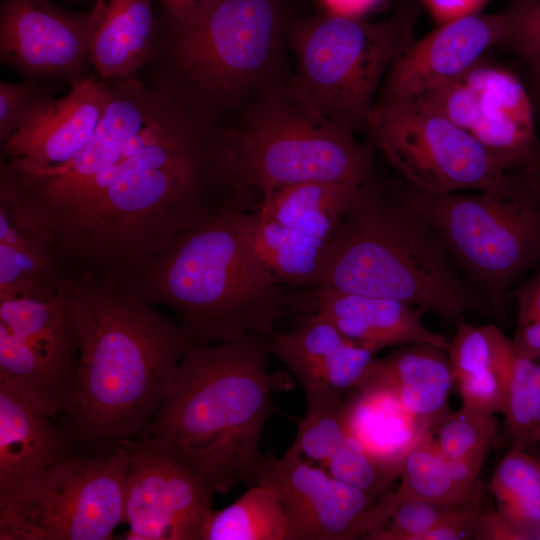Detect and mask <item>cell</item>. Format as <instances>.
<instances>
[{
    "label": "cell",
    "instance_id": "1",
    "mask_svg": "<svg viewBox=\"0 0 540 540\" xmlns=\"http://www.w3.org/2000/svg\"><path fill=\"white\" fill-rule=\"evenodd\" d=\"M231 198L217 139L163 96L121 158L31 231L66 271L128 288L151 258Z\"/></svg>",
    "mask_w": 540,
    "mask_h": 540
},
{
    "label": "cell",
    "instance_id": "2",
    "mask_svg": "<svg viewBox=\"0 0 540 540\" xmlns=\"http://www.w3.org/2000/svg\"><path fill=\"white\" fill-rule=\"evenodd\" d=\"M58 291L79 347L71 435L93 453L140 437L195 343L180 322L109 279L63 271Z\"/></svg>",
    "mask_w": 540,
    "mask_h": 540
},
{
    "label": "cell",
    "instance_id": "3",
    "mask_svg": "<svg viewBox=\"0 0 540 540\" xmlns=\"http://www.w3.org/2000/svg\"><path fill=\"white\" fill-rule=\"evenodd\" d=\"M249 205L232 200L183 232L127 288L176 310L196 346L275 334L281 320L317 311L309 290L280 284L258 256Z\"/></svg>",
    "mask_w": 540,
    "mask_h": 540
},
{
    "label": "cell",
    "instance_id": "4",
    "mask_svg": "<svg viewBox=\"0 0 540 540\" xmlns=\"http://www.w3.org/2000/svg\"><path fill=\"white\" fill-rule=\"evenodd\" d=\"M273 335L252 333L190 349L142 434L166 440L215 493L255 484L264 459L262 432L278 411L273 393L288 384L284 374L269 370Z\"/></svg>",
    "mask_w": 540,
    "mask_h": 540
},
{
    "label": "cell",
    "instance_id": "5",
    "mask_svg": "<svg viewBox=\"0 0 540 540\" xmlns=\"http://www.w3.org/2000/svg\"><path fill=\"white\" fill-rule=\"evenodd\" d=\"M391 298L459 321L491 310L405 191L369 179L352 196L312 289Z\"/></svg>",
    "mask_w": 540,
    "mask_h": 540
},
{
    "label": "cell",
    "instance_id": "6",
    "mask_svg": "<svg viewBox=\"0 0 540 540\" xmlns=\"http://www.w3.org/2000/svg\"><path fill=\"white\" fill-rule=\"evenodd\" d=\"M217 158L233 196L258 198L259 204L300 182L360 187L373 172L372 145L305 104L288 83L254 98L238 123L218 138Z\"/></svg>",
    "mask_w": 540,
    "mask_h": 540
},
{
    "label": "cell",
    "instance_id": "7",
    "mask_svg": "<svg viewBox=\"0 0 540 540\" xmlns=\"http://www.w3.org/2000/svg\"><path fill=\"white\" fill-rule=\"evenodd\" d=\"M456 267L499 320L513 284L540 263V187L523 174L511 187L474 195L404 190Z\"/></svg>",
    "mask_w": 540,
    "mask_h": 540
},
{
    "label": "cell",
    "instance_id": "8",
    "mask_svg": "<svg viewBox=\"0 0 540 540\" xmlns=\"http://www.w3.org/2000/svg\"><path fill=\"white\" fill-rule=\"evenodd\" d=\"M415 14L406 6L380 22L295 15L287 32L296 59L289 87L324 117L353 131L365 125L383 75L414 41Z\"/></svg>",
    "mask_w": 540,
    "mask_h": 540
},
{
    "label": "cell",
    "instance_id": "9",
    "mask_svg": "<svg viewBox=\"0 0 540 540\" xmlns=\"http://www.w3.org/2000/svg\"><path fill=\"white\" fill-rule=\"evenodd\" d=\"M128 453L123 444L70 454L0 492V540H108L123 523Z\"/></svg>",
    "mask_w": 540,
    "mask_h": 540
},
{
    "label": "cell",
    "instance_id": "10",
    "mask_svg": "<svg viewBox=\"0 0 540 540\" xmlns=\"http://www.w3.org/2000/svg\"><path fill=\"white\" fill-rule=\"evenodd\" d=\"M295 15L293 0H221L200 25L176 33L177 66L214 100L260 94L276 85L271 79Z\"/></svg>",
    "mask_w": 540,
    "mask_h": 540
},
{
    "label": "cell",
    "instance_id": "11",
    "mask_svg": "<svg viewBox=\"0 0 540 540\" xmlns=\"http://www.w3.org/2000/svg\"><path fill=\"white\" fill-rule=\"evenodd\" d=\"M365 126L410 188L421 193L500 191L523 174L512 172L469 132L416 96L379 100Z\"/></svg>",
    "mask_w": 540,
    "mask_h": 540
},
{
    "label": "cell",
    "instance_id": "12",
    "mask_svg": "<svg viewBox=\"0 0 540 540\" xmlns=\"http://www.w3.org/2000/svg\"><path fill=\"white\" fill-rule=\"evenodd\" d=\"M112 81L107 85L108 103L98 127L70 161L45 169L15 159L1 162L0 203L27 229L36 227L117 162L163 98L135 78Z\"/></svg>",
    "mask_w": 540,
    "mask_h": 540
},
{
    "label": "cell",
    "instance_id": "13",
    "mask_svg": "<svg viewBox=\"0 0 540 540\" xmlns=\"http://www.w3.org/2000/svg\"><path fill=\"white\" fill-rule=\"evenodd\" d=\"M79 347L58 294L0 297V381L49 416H66L74 402Z\"/></svg>",
    "mask_w": 540,
    "mask_h": 540
},
{
    "label": "cell",
    "instance_id": "14",
    "mask_svg": "<svg viewBox=\"0 0 540 540\" xmlns=\"http://www.w3.org/2000/svg\"><path fill=\"white\" fill-rule=\"evenodd\" d=\"M418 97L469 132L512 172L531 176L539 172L534 104L524 84L509 70L480 60Z\"/></svg>",
    "mask_w": 540,
    "mask_h": 540
},
{
    "label": "cell",
    "instance_id": "15",
    "mask_svg": "<svg viewBox=\"0 0 540 540\" xmlns=\"http://www.w3.org/2000/svg\"><path fill=\"white\" fill-rule=\"evenodd\" d=\"M128 463L123 522L127 540H202L213 489L155 436L122 442Z\"/></svg>",
    "mask_w": 540,
    "mask_h": 540
},
{
    "label": "cell",
    "instance_id": "16",
    "mask_svg": "<svg viewBox=\"0 0 540 540\" xmlns=\"http://www.w3.org/2000/svg\"><path fill=\"white\" fill-rule=\"evenodd\" d=\"M255 483L278 495L289 527V540L367 539L377 502L334 478L324 467L286 451L264 457Z\"/></svg>",
    "mask_w": 540,
    "mask_h": 540
},
{
    "label": "cell",
    "instance_id": "17",
    "mask_svg": "<svg viewBox=\"0 0 540 540\" xmlns=\"http://www.w3.org/2000/svg\"><path fill=\"white\" fill-rule=\"evenodd\" d=\"M90 13L49 0H1V60L34 76H71L89 61Z\"/></svg>",
    "mask_w": 540,
    "mask_h": 540
},
{
    "label": "cell",
    "instance_id": "18",
    "mask_svg": "<svg viewBox=\"0 0 540 540\" xmlns=\"http://www.w3.org/2000/svg\"><path fill=\"white\" fill-rule=\"evenodd\" d=\"M507 20L496 14H469L414 40L386 74L380 100L417 96L460 76L491 47L504 45Z\"/></svg>",
    "mask_w": 540,
    "mask_h": 540
},
{
    "label": "cell",
    "instance_id": "19",
    "mask_svg": "<svg viewBox=\"0 0 540 540\" xmlns=\"http://www.w3.org/2000/svg\"><path fill=\"white\" fill-rule=\"evenodd\" d=\"M108 103V88L94 77L77 80L59 99L41 103L2 142L6 159L45 169L70 161L93 136Z\"/></svg>",
    "mask_w": 540,
    "mask_h": 540
},
{
    "label": "cell",
    "instance_id": "20",
    "mask_svg": "<svg viewBox=\"0 0 540 540\" xmlns=\"http://www.w3.org/2000/svg\"><path fill=\"white\" fill-rule=\"evenodd\" d=\"M317 312L355 344L374 353L391 346L430 344L448 350L450 340L427 328L423 311L406 302L320 288L309 290Z\"/></svg>",
    "mask_w": 540,
    "mask_h": 540
},
{
    "label": "cell",
    "instance_id": "21",
    "mask_svg": "<svg viewBox=\"0 0 540 540\" xmlns=\"http://www.w3.org/2000/svg\"><path fill=\"white\" fill-rule=\"evenodd\" d=\"M453 383L446 350L430 344H408L374 358L356 390L392 394L433 431L450 414L447 403Z\"/></svg>",
    "mask_w": 540,
    "mask_h": 540
},
{
    "label": "cell",
    "instance_id": "22",
    "mask_svg": "<svg viewBox=\"0 0 540 540\" xmlns=\"http://www.w3.org/2000/svg\"><path fill=\"white\" fill-rule=\"evenodd\" d=\"M52 418L0 381V492L41 475L71 454Z\"/></svg>",
    "mask_w": 540,
    "mask_h": 540
},
{
    "label": "cell",
    "instance_id": "23",
    "mask_svg": "<svg viewBox=\"0 0 540 540\" xmlns=\"http://www.w3.org/2000/svg\"><path fill=\"white\" fill-rule=\"evenodd\" d=\"M152 0H96L89 61L103 80L134 78L152 46Z\"/></svg>",
    "mask_w": 540,
    "mask_h": 540
},
{
    "label": "cell",
    "instance_id": "24",
    "mask_svg": "<svg viewBox=\"0 0 540 540\" xmlns=\"http://www.w3.org/2000/svg\"><path fill=\"white\" fill-rule=\"evenodd\" d=\"M63 261L0 203V297L48 298L58 294Z\"/></svg>",
    "mask_w": 540,
    "mask_h": 540
},
{
    "label": "cell",
    "instance_id": "25",
    "mask_svg": "<svg viewBox=\"0 0 540 540\" xmlns=\"http://www.w3.org/2000/svg\"><path fill=\"white\" fill-rule=\"evenodd\" d=\"M349 435L373 456L401 469L407 453L431 437L432 430L390 393L358 391L347 404Z\"/></svg>",
    "mask_w": 540,
    "mask_h": 540
},
{
    "label": "cell",
    "instance_id": "26",
    "mask_svg": "<svg viewBox=\"0 0 540 540\" xmlns=\"http://www.w3.org/2000/svg\"><path fill=\"white\" fill-rule=\"evenodd\" d=\"M491 491L520 540L540 539V463L513 447L494 471Z\"/></svg>",
    "mask_w": 540,
    "mask_h": 540
},
{
    "label": "cell",
    "instance_id": "27",
    "mask_svg": "<svg viewBox=\"0 0 540 540\" xmlns=\"http://www.w3.org/2000/svg\"><path fill=\"white\" fill-rule=\"evenodd\" d=\"M202 540H289V527L278 495L255 483L236 501L214 510Z\"/></svg>",
    "mask_w": 540,
    "mask_h": 540
},
{
    "label": "cell",
    "instance_id": "28",
    "mask_svg": "<svg viewBox=\"0 0 540 540\" xmlns=\"http://www.w3.org/2000/svg\"><path fill=\"white\" fill-rule=\"evenodd\" d=\"M348 339L317 311L301 316L297 327L273 335L272 351L292 371L303 391L318 383L321 374Z\"/></svg>",
    "mask_w": 540,
    "mask_h": 540
},
{
    "label": "cell",
    "instance_id": "29",
    "mask_svg": "<svg viewBox=\"0 0 540 540\" xmlns=\"http://www.w3.org/2000/svg\"><path fill=\"white\" fill-rule=\"evenodd\" d=\"M399 477L400 484L394 491L399 500L451 505L465 501L470 495L453 480L446 459L435 448L431 437L407 453Z\"/></svg>",
    "mask_w": 540,
    "mask_h": 540
},
{
    "label": "cell",
    "instance_id": "30",
    "mask_svg": "<svg viewBox=\"0 0 540 540\" xmlns=\"http://www.w3.org/2000/svg\"><path fill=\"white\" fill-rule=\"evenodd\" d=\"M305 397L307 413L299 422L295 440L287 451L324 466L349 435L347 403L342 396L333 393Z\"/></svg>",
    "mask_w": 540,
    "mask_h": 540
},
{
    "label": "cell",
    "instance_id": "31",
    "mask_svg": "<svg viewBox=\"0 0 540 540\" xmlns=\"http://www.w3.org/2000/svg\"><path fill=\"white\" fill-rule=\"evenodd\" d=\"M514 354L511 339L497 326H474L463 318L457 321L456 333L447 350L454 377L483 368L507 374Z\"/></svg>",
    "mask_w": 540,
    "mask_h": 540
},
{
    "label": "cell",
    "instance_id": "32",
    "mask_svg": "<svg viewBox=\"0 0 540 540\" xmlns=\"http://www.w3.org/2000/svg\"><path fill=\"white\" fill-rule=\"evenodd\" d=\"M324 468L337 480L375 500L390 490L400 474L398 468L373 456L351 435L346 437Z\"/></svg>",
    "mask_w": 540,
    "mask_h": 540
},
{
    "label": "cell",
    "instance_id": "33",
    "mask_svg": "<svg viewBox=\"0 0 540 540\" xmlns=\"http://www.w3.org/2000/svg\"><path fill=\"white\" fill-rule=\"evenodd\" d=\"M433 443L445 458H458L482 450H489L497 434L494 416L474 414L460 408L447 415L434 428Z\"/></svg>",
    "mask_w": 540,
    "mask_h": 540
},
{
    "label": "cell",
    "instance_id": "34",
    "mask_svg": "<svg viewBox=\"0 0 540 540\" xmlns=\"http://www.w3.org/2000/svg\"><path fill=\"white\" fill-rule=\"evenodd\" d=\"M538 363L515 353L508 377L506 428L514 441V447L524 448L532 444V408L535 376Z\"/></svg>",
    "mask_w": 540,
    "mask_h": 540
},
{
    "label": "cell",
    "instance_id": "35",
    "mask_svg": "<svg viewBox=\"0 0 540 540\" xmlns=\"http://www.w3.org/2000/svg\"><path fill=\"white\" fill-rule=\"evenodd\" d=\"M451 505L399 500L394 491L390 490L387 518L370 540H423L442 520Z\"/></svg>",
    "mask_w": 540,
    "mask_h": 540
},
{
    "label": "cell",
    "instance_id": "36",
    "mask_svg": "<svg viewBox=\"0 0 540 540\" xmlns=\"http://www.w3.org/2000/svg\"><path fill=\"white\" fill-rule=\"evenodd\" d=\"M509 373L483 368L458 374V385L464 410L485 416L504 413Z\"/></svg>",
    "mask_w": 540,
    "mask_h": 540
},
{
    "label": "cell",
    "instance_id": "37",
    "mask_svg": "<svg viewBox=\"0 0 540 540\" xmlns=\"http://www.w3.org/2000/svg\"><path fill=\"white\" fill-rule=\"evenodd\" d=\"M504 12L507 20L504 45L525 61L540 57V0H510Z\"/></svg>",
    "mask_w": 540,
    "mask_h": 540
},
{
    "label": "cell",
    "instance_id": "38",
    "mask_svg": "<svg viewBox=\"0 0 540 540\" xmlns=\"http://www.w3.org/2000/svg\"><path fill=\"white\" fill-rule=\"evenodd\" d=\"M48 97L30 84L0 82L1 143L21 128Z\"/></svg>",
    "mask_w": 540,
    "mask_h": 540
},
{
    "label": "cell",
    "instance_id": "39",
    "mask_svg": "<svg viewBox=\"0 0 540 540\" xmlns=\"http://www.w3.org/2000/svg\"><path fill=\"white\" fill-rule=\"evenodd\" d=\"M465 501L451 505L423 540L477 539L483 512L476 505L463 504Z\"/></svg>",
    "mask_w": 540,
    "mask_h": 540
},
{
    "label": "cell",
    "instance_id": "40",
    "mask_svg": "<svg viewBox=\"0 0 540 540\" xmlns=\"http://www.w3.org/2000/svg\"><path fill=\"white\" fill-rule=\"evenodd\" d=\"M168 15L176 33L200 25L221 0H157Z\"/></svg>",
    "mask_w": 540,
    "mask_h": 540
},
{
    "label": "cell",
    "instance_id": "41",
    "mask_svg": "<svg viewBox=\"0 0 540 540\" xmlns=\"http://www.w3.org/2000/svg\"><path fill=\"white\" fill-rule=\"evenodd\" d=\"M518 304L517 327L533 329L540 333V271L521 287L512 290Z\"/></svg>",
    "mask_w": 540,
    "mask_h": 540
},
{
    "label": "cell",
    "instance_id": "42",
    "mask_svg": "<svg viewBox=\"0 0 540 540\" xmlns=\"http://www.w3.org/2000/svg\"><path fill=\"white\" fill-rule=\"evenodd\" d=\"M488 450H482L458 458H445L453 480L465 491L471 492Z\"/></svg>",
    "mask_w": 540,
    "mask_h": 540
},
{
    "label": "cell",
    "instance_id": "43",
    "mask_svg": "<svg viewBox=\"0 0 540 540\" xmlns=\"http://www.w3.org/2000/svg\"><path fill=\"white\" fill-rule=\"evenodd\" d=\"M440 24L478 12L486 0H424Z\"/></svg>",
    "mask_w": 540,
    "mask_h": 540
},
{
    "label": "cell",
    "instance_id": "44",
    "mask_svg": "<svg viewBox=\"0 0 540 540\" xmlns=\"http://www.w3.org/2000/svg\"><path fill=\"white\" fill-rule=\"evenodd\" d=\"M383 0H319L325 12L359 18L366 14Z\"/></svg>",
    "mask_w": 540,
    "mask_h": 540
},
{
    "label": "cell",
    "instance_id": "45",
    "mask_svg": "<svg viewBox=\"0 0 540 540\" xmlns=\"http://www.w3.org/2000/svg\"><path fill=\"white\" fill-rule=\"evenodd\" d=\"M525 62L528 65L534 87L535 99L532 101L533 103H536L540 115V57H536Z\"/></svg>",
    "mask_w": 540,
    "mask_h": 540
},
{
    "label": "cell",
    "instance_id": "46",
    "mask_svg": "<svg viewBox=\"0 0 540 540\" xmlns=\"http://www.w3.org/2000/svg\"><path fill=\"white\" fill-rule=\"evenodd\" d=\"M535 179H536L537 184H538L539 187H540V170H539V172L537 173V175L535 176Z\"/></svg>",
    "mask_w": 540,
    "mask_h": 540
},
{
    "label": "cell",
    "instance_id": "47",
    "mask_svg": "<svg viewBox=\"0 0 540 540\" xmlns=\"http://www.w3.org/2000/svg\"><path fill=\"white\" fill-rule=\"evenodd\" d=\"M538 442H540V434H539V436H538Z\"/></svg>",
    "mask_w": 540,
    "mask_h": 540
}]
</instances>
